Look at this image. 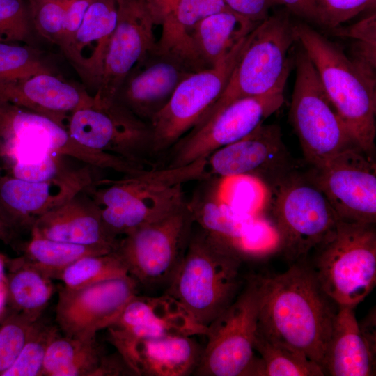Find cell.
<instances>
[{"label":"cell","mask_w":376,"mask_h":376,"mask_svg":"<svg viewBox=\"0 0 376 376\" xmlns=\"http://www.w3.org/2000/svg\"><path fill=\"white\" fill-rule=\"evenodd\" d=\"M297 42L314 65L324 90L357 146L372 155L376 136L375 77L305 23L294 24Z\"/></svg>","instance_id":"obj_3"},{"label":"cell","mask_w":376,"mask_h":376,"mask_svg":"<svg viewBox=\"0 0 376 376\" xmlns=\"http://www.w3.org/2000/svg\"><path fill=\"white\" fill-rule=\"evenodd\" d=\"M126 275H128L126 265L116 250L83 257L64 269L57 279L66 288L79 289Z\"/></svg>","instance_id":"obj_35"},{"label":"cell","mask_w":376,"mask_h":376,"mask_svg":"<svg viewBox=\"0 0 376 376\" xmlns=\"http://www.w3.org/2000/svg\"><path fill=\"white\" fill-rule=\"evenodd\" d=\"M192 72L180 61L155 48L129 72L114 101L149 124L179 84Z\"/></svg>","instance_id":"obj_20"},{"label":"cell","mask_w":376,"mask_h":376,"mask_svg":"<svg viewBox=\"0 0 376 376\" xmlns=\"http://www.w3.org/2000/svg\"><path fill=\"white\" fill-rule=\"evenodd\" d=\"M259 24L229 8L202 19L191 36L192 50L200 70L217 65Z\"/></svg>","instance_id":"obj_28"},{"label":"cell","mask_w":376,"mask_h":376,"mask_svg":"<svg viewBox=\"0 0 376 376\" xmlns=\"http://www.w3.org/2000/svg\"><path fill=\"white\" fill-rule=\"evenodd\" d=\"M254 357L244 376H324L322 367L304 352L268 337L258 329Z\"/></svg>","instance_id":"obj_32"},{"label":"cell","mask_w":376,"mask_h":376,"mask_svg":"<svg viewBox=\"0 0 376 376\" xmlns=\"http://www.w3.org/2000/svg\"><path fill=\"white\" fill-rule=\"evenodd\" d=\"M332 30L336 35L353 40L350 58L362 70L375 77L376 15H369L349 26H338Z\"/></svg>","instance_id":"obj_38"},{"label":"cell","mask_w":376,"mask_h":376,"mask_svg":"<svg viewBox=\"0 0 376 376\" xmlns=\"http://www.w3.org/2000/svg\"><path fill=\"white\" fill-rule=\"evenodd\" d=\"M214 193L232 210L244 215L263 214L270 199L269 187L260 179L249 175L220 178Z\"/></svg>","instance_id":"obj_34"},{"label":"cell","mask_w":376,"mask_h":376,"mask_svg":"<svg viewBox=\"0 0 376 376\" xmlns=\"http://www.w3.org/2000/svg\"><path fill=\"white\" fill-rule=\"evenodd\" d=\"M154 6H155L159 17L160 21L163 17L171 10L178 0H151ZM161 23V22H160Z\"/></svg>","instance_id":"obj_48"},{"label":"cell","mask_w":376,"mask_h":376,"mask_svg":"<svg viewBox=\"0 0 376 376\" xmlns=\"http://www.w3.org/2000/svg\"><path fill=\"white\" fill-rule=\"evenodd\" d=\"M194 223L187 203L125 235L116 251L128 274L143 285H169L182 261Z\"/></svg>","instance_id":"obj_11"},{"label":"cell","mask_w":376,"mask_h":376,"mask_svg":"<svg viewBox=\"0 0 376 376\" xmlns=\"http://www.w3.org/2000/svg\"><path fill=\"white\" fill-rule=\"evenodd\" d=\"M134 375L187 376L194 373L203 349L189 336L133 338L108 333Z\"/></svg>","instance_id":"obj_21"},{"label":"cell","mask_w":376,"mask_h":376,"mask_svg":"<svg viewBox=\"0 0 376 376\" xmlns=\"http://www.w3.org/2000/svg\"><path fill=\"white\" fill-rule=\"evenodd\" d=\"M5 276L6 305L33 320L42 317L55 290L52 279L19 256L7 258Z\"/></svg>","instance_id":"obj_30"},{"label":"cell","mask_w":376,"mask_h":376,"mask_svg":"<svg viewBox=\"0 0 376 376\" xmlns=\"http://www.w3.org/2000/svg\"><path fill=\"white\" fill-rule=\"evenodd\" d=\"M30 233L51 240L100 246L110 251H116L119 243V240L105 228L100 207L85 191L40 217Z\"/></svg>","instance_id":"obj_24"},{"label":"cell","mask_w":376,"mask_h":376,"mask_svg":"<svg viewBox=\"0 0 376 376\" xmlns=\"http://www.w3.org/2000/svg\"><path fill=\"white\" fill-rule=\"evenodd\" d=\"M36 321L22 313L6 310L0 320V376L17 358Z\"/></svg>","instance_id":"obj_39"},{"label":"cell","mask_w":376,"mask_h":376,"mask_svg":"<svg viewBox=\"0 0 376 376\" xmlns=\"http://www.w3.org/2000/svg\"><path fill=\"white\" fill-rule=\"evenodd\" d=\"M194 221L217 239L243 253L256 229L258 217L237 213L221 202L214 190L187 203Z\"/></svg>","instance_id":"obj_29"},{"label":"cell","mask_w":376,"mask_h":376,"mask_svg":"<svg viewBox=\"0 0 376 376\" xmlns=\"http://www.w3.org/2000/svg\"><path fill=\"white\" fill-rule=\"evenodd\" d=\"M32 27L59 47L64 29L67 0H25Z\"/></svg>","instance_id":"obj_40"},{"label":"cell","mask_w":376,"mask_h":376,"mask_svg":"<svg viewBox=\"0 0 376 376\" xmlns=\"http://www.w3.org/2000/svg\"><path fill=\"white\" fill-rule=\"evenodd\" d=\"M53 73L36 49L24 43L0 41V81Z\"/></svg>","instance_id":"obj_36"},{"label":"cell","mask_w":376,"mask_h":376,"mask_svg":"<svg viewBox=\"0 0 376 376\" xmlns=\"http://www.w3.org/2000/svg\"><path fill=\"white\" fill-rule=\"evenodd\" d=\"M290 155L280 127L264 125L245 137L212 152L207 157V171L220 178L249 175L267 186L292 171Z\"/></svg>","instance_id":"obj_19"},{"label":"cell","mask_w":376,"mask_h":376,"mask_svg":"<svg viewBox=\"0 0 376 376\" xmlns=\"http://www.w3.org/2000/svg\"><path fill=\"white\" fill-rule=\"evenodd\" d=\"M7 258L6 256L0 253V285L5 283V268Z\"/></svg>","instance_id":"obj_50"},{"label":"cell","mask_w":376,"mask_h":376,"mask_svg":"<svg viewBox=\"0 0 376 376\" xmlns=\"http://www.w3.org/2000/svg\"><path fill=\"white\" fill-rule=\"evenodd\" d=\"M93 1L67 0L64 29L58 47L65 56L70 49L85 14Z\"/></svg>","instance_id":"obj_44"},{"label":"cell","mask_w":376,"mask_h":376,"mask_svg":"<svg viewBox=\"0 0 376 376\" xmlns=\"http://www.w3.org/2000/svg\"><path fill=\"white\" fill-rule=\"evenodd\" d=\"M103 357L96 339L61 336L58 331L48 345L42 376H98Z\"/></svg>","instance_id":"obj_31"},{"label":"cell","mask_w":376,"mask_h":376,"mask_svg":"<svg viewBox=\"0 0 376 376\" xmlns=\"http://www.w3.org/2000/svg\"><path fill=\"white\" fill-rule=\"evenodd\" d=\"M118 15L117 0H94L88 7L65 56L87 84L96 91Z\"/></svg>","instance_id":"obj_26"},{"label":"cell","mask_w":376,"mask_h":376,"mask_svg":"<svg viewBox=\"0 0 376 376\" xmlns=\"http://www.w3.org/2000/svg\"><path fill=\"white\" fill-rule=\"evenodd\" d=\"M137 286L128 274L79 289L60 287L56 307L59 329L68 336L96 339L97 333L112 324L137 294Z\"/></svg>","instance_id":"obj_17"},{"label":"cell","mask_w":376,"mask_h":376,"mask_svg":"<svg viewBox=\"0 0 376 376\" xmlns=\"http://www.w3.org/2000/svg\"><path fill=\"white\" fill-rule=\"evenodd\" d=\"M258 329L322 364L338 306L322 290L306 258L283 272L258 275Z\"/></svg>","instance_id":"obj_1"},{"label":"cell","mask_w":376,"mask_h":376,"mask_svg":"<svg viewBox=\"0 0 376 376\" xmlns=\"http://www.w3.org/2000/svg\"><path fill=\"white\" fill-rule=\"evenodd\" d=\"M0 162L21 156L58 155L92 167L134 175L143 166L120 157L87 148L51 118L0 100Z\"/></svg>","instance_id":"obj_8"},{"label":"cell","mask_w":376,"mask_h":376,"mask_svg":"<svg viewBox=\"0 0 376 376\" xmlns=\"http://www.w3.org/2000/svg\"><path fill=\"white\" fill-rule=\"evenodd\" d=\"M249 35L214 67L194 72L177 86L149 123L152 152L174 146L191 130L225 89Z\"/></svg>","instance_id":"obj_12"},{"label":"cell","mask_w":376,"mask_h":376,"mask_svg":"<svg viewBox=\"0 0 376 376\" xmlns=\"http://www.w3.org/2000/svg\"><path fill=\"white\" fill-rule=\"evenodd\" d=\"M0 100L45 116L66 129L73 111L95 104L93 95L54 73L0 81Z\"/></svg>","instance_id":"obj_23"},{"label":"cell","mask_w":376,"mask_h":376,"mask_svg":"<svg viewBox=\"0 0 376 376\" xmlns=\"http://www.w3.org/2000/svg\"><path fill=\"white\" fill-rule=\"evenodd\" d=\"M17 235L10 228L0 216V241L6 244H12Z\"/></svg>","instance_id":"obj_47"},{"label":"cell","mask_w":376,"mask_h":376,"mask_svg":"<svg viewBox=\"0 0 376 376\" xmlns=\"http://www.w3.org/2000/svg\"><path fill=\"white\" fill-rule=\"evenodd\" d=\"M319 25L333 29L361 12L375 7L376 0H315Z\"/></svg>","instance_id":"obj_43"},{"label":"cell","mask_w":376,"mask_h":376,"mask_svg":"<svg viewBox=\"0 0 376 376\" xmlns=\"http://www.w3.org/2000/svg\"><path fill=\"white\" fill-rule=\"evenodd\" d=\"M223 1L229 9L256 23H260L267 18L272 8L283 5L281 0Z\"/></svg>","instance_id":"obj_45"},{"label":"cell","mask_w":376,"mask_h":376,"mask_svg":"<svg viewBox=\"0 0 376 376\" xmlns=\"http://www.w3.org/2000/svg\"><path fill=\"white\" fill-rule=\"evenodd\" d=\"M67 130L87 148L136 164H150L146 159L148 152H152L149 124L115 101L73 111L68 117Z\"/></svg>","instance_id":"obj_16"},{"label":"cell","mask_w":376,"mask_h":376,"mask_svg":"<svg viewBox=\"0 0 376 376\" xmlns=\"http://www.w3.org/2000/svg\"><path fill=\"white\" fill-rule=\"evenodd\" d=\"M307 178L324 194L338 218L376 222V166L370 155L359 147L311 166Z\"/></svg>","instance_id":"obj_13"},{"label":"cell","mask_w":376,"mask_h":376,"mask_svg":"<svg viewBox=\"0 0 376 376\" xmlns=\"http://www.w3.org/2000/svg\"><path fill=\"white\" fill-rule=\"evenodd\" d=\"M65 157L49 154L29 163H13L5 167L0 175H9L30 182H45L65 175L75 169L64 161Z\"/></svg>","instance_id":"obj_42"},{"label":"cell","mask_w":376,"mask_h":376,"mask_svg":"<svg viewBox=\"0 0 376 376\" xmlns=\"http://www.w3.org/2000/svg\"><path fill=\"white\" fill-rule=\"evenodd\" d=\"M269 189L277 250L292 263L305 258L334 231L338 217L306 175L290 171Z\"/></svg>","instance_id":"obj_6"},{"label":"cell","mask_w":376,"mask_h":376,"mask_svg":"<svg viewBox=\"0 0 376 376\" xmlns=\"http://www.w3.org/2000/svg\"><path fill=\"white\" fill-rule=\"evenodd\" d=\"M86 165L45 182H30L0 175V216L17 235L30 231L42 215L61 205L96 181Z\"/></svg>","instance_id":"obj_18"},{"label":"cell","mask_w":376,"mask_h":376,"mask_svg":"<svg viewBox=\"0 0 376 376\" xmlns=\"http://www.w3.org/2000/svg\"><path fill=\"white\" fill-rule=\"evenodd\" d=\"M58 332L55 327L36 321L22 351L11 366L1 376H42L48 345Z\"/></svg>","instance_id":"obj_37"},{"label":"cell","mask_w":376,"mask_h":376,"mask_svg":"<svg viewBox=\"0 0 376 376\" xmlns=\"http://www.w3.org/2000/svg\"><path fill=\"white\" fill-rule=\"evenodd\" d=\"M288 10L315 24H320L315 0H281Z\"/></svg>","instance_id":"obj_46"},{"label":"cell","mask_w":376,"mask_h":376,"mask_svg":"<svg viewBox=\"0 0 376 376\" xmlns=\"http://www.w3.org/2000/svg\"><path fill=\"white\" fill-rule=\"evenodd\" d=\"M226 8L223 0H178L161 21L162 33L155 49L193 72L201 70L192 50V34L202 19Z\"/></svg>","instance_id":"obj_27"},{"label":"cell","mask_w":376,"mask_h":376,"mask_svg":"<svg viewBox=\"0 0 376 376\" xmlns=\"http://www.w3.org/2000/svg\"><path fill=\"white\" fill-rule=\"evenodd\" d=\"M210 177L207 157H202L182 166L145 169L120 180H97L86 193L100 207L123 205L131 221L141 226L185 205L184 183Z\"/></svg>","instance_id":"obj_7"},{"label":"cell","mask_w":376,"mask_h":376,"mask_svg":"<svg viewBox=\"0 0 376 376\" xmlns=\"http://www.w3.org/2000/svg\"><path fill=\"white\" fill-rule=\"evenodd\" d=\"M118 15L104 59L100 84L93 95L95 105L114 102L123 80L156 47L154 28L160 24L151 0H117Z\"/></svg>","instance_id":"obj_14"},{"label":"cell","mask_w":376,"mask_h":376,"mask_svg":"<svg viewBox=\"0 0 376 376\" xmlns=\"http://www.w3.org/2000/svg\"><path fill=\"white\" fill-rule=\"evenodd\" d=\"M311 252L313 258H306L322 290L338 306L356 308L374 289L375 224L339 219L334 231Z\"/></svg>","instance_id":"obj_4"},{"label":"cell","mask_w":376,"mask_h":376,"mask_svg":"<svg viewBox=\"0 0 376 376\" xmlns=\"http://www.w3.org/2000/svg\"><path fill=\"white\" fill-rule=\"evenodd\" d=\"M295 42L294 24L287 13L261 22L249 35L223 93L196 125L236 100L284 90Z\"/></svg>","instance_id":"obj_5"},{"label":"cell","mask_w":376,"mask_h":376,"mask_svg":"<svg viewBox=\"0 0 376 376\" xmlns=\"http://www.w3.org/2000/svg\"><path fill=\"white\" fill-rule=\"evenodd\" d=\"M244 256L201 228L191 234L182 261L166 293L206 327L236 298L246 277Z\"/></svg>","instance_id":"obj_2"},{"label":"cell","mask_w":376,"mask_h":376,"mask_svg":"<svg viewBox=\"0 0 376 376\" xmlns=\"http://www.w3.org/2000/svg\"><path fill=\"white\" fill-rule=\"evenodd\" d=\"M6 292L5 283L0 285V320L6 312Z\"/></svg>","instance_id":"obj_49"},{"label":"cell","mask_w":376,"mask_h":376,"mask_svg":"<svg viewBox=\"0 0 376 376\" xmlns=\"http://www.w3.org/2000/svg\"><path fill=\"white\" fill-rule=\"evenodd\" d=\"M1 141H0V154H1Z\"/></svg>","instance_id":"obj_51"},{"label":"cell","mask_w":376,"mask_h":376,"mask_svg":"<svg viewBox=\"0 0 376 376\" xmlns=\"http://www.w3.org/2000/svg\"><path fill=\"white\" fill-rule=\"evenodd\" d=\"M283 89L236 100L194 127L174 146L168 166L178 167L207 157L214 151L247 136L284 102Z\"/></svg>","instance_id":"obj_15"},{"label":"cell","mask_w":376,"mask_h":376,"mask_svg":"<svg viewBox=\"0 0 376 376\" xmlns=\"http://www.w3.org/2000/svg\"><path fill=\"white\" fill-rule=\"evenodd\" d=\"M354 308L338 306L322 364L324 375H375L376 330L361 327Z\"/></svg>","instance_id":"obj_25"},{"label":"cell","mask_w":376,"mask_h":376,"mask_svg":"<svg viewBox=\"0 0 376 376\" xmlns=\"http://www.w3.org/2000/svg\"><path fill=\"white\" fill-rule=\"evenodd\" d=\"M295 64L296 77L289 118L306 161L317 166L349 148L358 147L301 47L296 52Z\"/></svg>","instance_id":"obj_9"},{"label":"cell","mask_w":376,"mask_h":376,"mask_svg":"<svg viewBox=\"0 0 376 376\" xmlns=\"http://www.w3.org/2000/svg\"><path fill=\"white\" fill-rule=\"evenodd\" d=\"M112 251L100 246L58 241L31 234L19 257L50 279H57L61 272L76 260Z\"/></svg>","instance_id":"obj_33"},{"label":"cell","mask_w":376,"mask_h":376,"mask_svg":"<svg viewBox=\"0 0 376 376\" xmlns=\"http://www.w3.org/2000/svg\"><path fill=\"white\" fill-rule=\"evenodd\" d=\"M31 28L25 0H0V41L27 44Z\"/></svg>","instance_id":"obj_41"},{"label":"cell","mask_w":376,"mask_h":376,"mask_svg":"<svg viewBox=\"0 0 376 376\" xmlns=\"http://www.w3.org/2000/svg\"><path fill=\"white\" fill-rule=\"evenodd\" d=\"M108 333L133 338L204 335L206 327L197 323L182 305L167 293L157 297L134 295Z\"/></svg>","instance_id":"obj_22"},{"label":"cell","mask_w":376,"mask_h":376,"mask_svg":"<svg viewBox=\"0 0 376 376\" xmlns=\"http://www.w3.org/2000/svg\"><path fill=\"white\" fill-rule=\"evenodd\" d=\"M258 310V277L249 275L235 300L207 327L206 345L194 373L244 376L255 357Z\"/></svg>","instance_id":"obj_10"}]
</instances>
